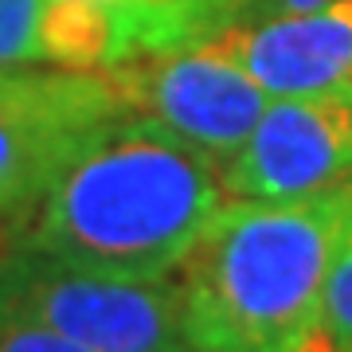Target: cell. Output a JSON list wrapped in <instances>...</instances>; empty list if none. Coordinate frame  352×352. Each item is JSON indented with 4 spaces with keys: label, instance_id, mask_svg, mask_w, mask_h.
Returning a JSON list of instances; mask_svg holds the SVG:
<instances>
[{
    "label": "cell",
    "instance_id": "7c38bea8",
    "mask_svg": "<svg viewBox=\"0 0 352 352\" xmlns=\"http://www.w3.org/2000/svg\"><path fill=\"white\" fill-rule=\"evenodd\" d=\"M282 12H305V8H321V4H333V0H274Z\"/></svg>",
    "mask_w": 352,
    "mask_h": 352
},
{
    "label": "cell",
    "instance_id": "4fadbf2b",
    "mask_svg": "<svg viewBox=\"0 0 352 352\" xmlns=\"http://www.w3.org/2000/svg\"><path fill=\"white\" fill-rule=\"evenodd\" d=\"M298 352H340V349H337V344H333V340L325 337V333H317V337H309V340H305V344H302Z\"/></svg>",
    "mask_w": 352,
    "mask_h": 352
},
{
    "label": "cell",
    "instance_id": "8992f818",
    "mask_svg": "<svg viewBox=\"0 0 352 352\" xmlns=\"http://www.w3.org/2000/svg\"><path fill=\"white\" fill-rule=\"evenodd\" d=\"M247 0H47V63L75 71L110 67L153 51L196 47L243 24Z\"/></svg>",
    "mask_w": 352,
    "mask_h": 352
},
{
    "label": "cell",
    "instance_id": "30bf717a",
    "mask_svg": "<svg viewBox=\"0 0 352 352\" xmlns=\"http://www.w3.org/2000/svg\"><path fill=\"white\" fill-rule=\"evenodd\" d=\"M321 333L340 352H352V227L340 239L337 258L329 266L325 302H321Z\"/></svg>",
    "mask_w": 352,
    "mask_h": 352
},
{
    "label": "cell",
    "instance_id": "5bb4252c",
    "mask_svg": "<svg viewBox=\"0 0 352 352\" xmlns=\"http://www.w3.org/2000/svg\"><path fill=\"white\" fill-rule=\"evenodd\" d=\"M176 352H208V349H192V344H184V349H176Z\"/></svg>",
    "mask_w": 352,
    "mask_h": 352
},
{
    "label": "cell",
    "instance_id": "9a60e30c",
    "mask_svg": "<svg viewBox=\"0 0 352 352\" xmlns=\"http://www.w3.org/2000/svg\"><path fill=\"white\" fill-rule=\"evenodd\" d=\"M0 254H4V251H0Z\"/></svg>",
    "mask_w": 352,
    "mask_h": 352
},
{
    "label": "cell",
    "instance_id": "9c48e42d",
    "mask_svg": "<svg viewBox=\"0 0 352 352\" xmlns=\"http://www.w3.org/2000/svg\"><path fill=\"white\" fill-rule=\"evenodd\" d=\"M43 8L47 0H0V67L47 63Z\"/></svg>",
    "mask_w": 352,
    "mask_h": 352
},
{
    "label": "cell",
    "instance_id": "8fae6325",
    "mask_svg": "<svg viewBox=\"0 0 352 352\" xmlns=\"http://www.w3.org/2000/svg\"><path fill=\"white\" fill-rule=\"evenodd\" d=\"M0 352H94V349L55 333V329L36 325V321L0 317Z\"/></svg>",
    "mask_w": 352,
    "mask_h": 352
},
{
    "label": "cell",
    "instance_id": "6da1fadb",
    "mask_svg": "<svg viewBox=\"0 0 352 352\" xmlns=\"http://www.w3.org/2000/svg\"><path fill=\"white\" fill-rule=\"evenodd\" d=\"M219 204V157L126 113L24 215L16 243L102 274L168 278Z\"/></svg>",
    "mask_w": 352,
    "mask_h": 352
},
{
    "label": "cell",
    "instance_id": "3957f363",
    "mask_svg": "<svg viewBox=\"0 0 352 352\" xmlns=\"http://www.w3.org/2000/svg\"><path fill=\"white\" fill-rule=\"evenodd\" d=\"M0 317L36 321L94 352L184 349L180 286L71 266L16 243L0 254Z\"/></svg>",
    "mask_w": 352,
    "mask_h": 352
},
{
    "label": "cell",
    "instance_id": "7a4b0ae2",
    "mask_svg": "<svg viewBox=\"0 0 352 352\" xmlns=\"http://www.w3.org/2000/svg\"><path fill=\"white\" fill-rule=\"evenodd\" d=\"M352 227V180L294 200L219 204L180 263L184 340L208 352H298L321 333L329 266Z\"/></svg>",
    "mask_w": 352,
    "mask_h": 352
},
{
    "label": "cell",
    "instance_id": "5b68a950",
    "mask_svg": "<svg viewBox=\"0 0 352 352\" xmlns=\"http://www.w3.org/2000/svg\"><path fill=\"white\" fill-rule=\"evenodd\" d=\"M106 75L122 90L129 113L153 118L157 126L173 129L176 138L200 145L219 161L251 138L270 102V94L243 67L208 43L138 55L110 67Z\"/></svg>",
    "mask_w": 352,
    "mask_h": 352
},
{
    "label": "cell",
    "instance_id": "ba28073f",
    "mask_svg": "<svg viewBox=\"0 0 352 352\" xmlns=\"http://www.w3.org/2000/svg\"><path fill=\"white\" fill-rule=\"evenodd\" d=\"M208 47L243 67L270 98L352 94V0L305 12H278L258 24H235Z\"/></svg>",
    "mask_w": 352,
    "mask_h": 352
},
{
    "label": "cell",
    "instance_id": "52a82bcc",
    "mask_svg": "<svg viewBox=\"0 0 352 352\" xmlns=\"http://www.w3.org/2000/svg\"><path fill=\"white\" fill-rule=\"evenodd\" d=\"M223 192L294 200L352 180V94L270 98L251 138L219 161Z\"/></svg>",
    "mask_w": 352,
    "mask_h": 352
},
{
    "label": "cell",
    "instance_id": "277c9868",
    "mask_svg": "<svg viewBox=\"0 0 352 352\" xmlns=\"http://www.w3.org/2000/svg\"><path fill=\"white\" fill-rule=\"evenodd\" d=\"M129 113L106 71L0 67V219H20Z\"/></svg>",
    "mask_w": 352,
    "mask_h": 352
}]
</instances>
